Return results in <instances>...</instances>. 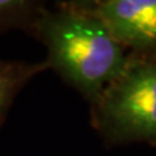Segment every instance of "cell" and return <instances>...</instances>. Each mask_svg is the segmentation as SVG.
Masks as SVG:
<instances>
[{"instance_id":"5","label":"cell","mask_w":156,"mask_h":156,"mask_svg":"<svg viewBox=\"0 0 156 156\" xmlns=\"http://www.w3.org/2000/svg\"><path fill=\"white\" fill-rule=\"evenodd\" d=\"M44 7L27 0H0V33L11 29H25L34 33Z\"/></svg>"},{"instance_id":"1","label":"cell","mask_w":156,"mask_h":156,"mask_svg":"<svg viewBox=\"0 0 156 156\" xmlns=\"http://www.w3.org/2000/svg\"><path fill=\"white\" fill-rule=\"evenodd\" d=\"M48 51L47 65L77 89L91 104L122 72L125 48L83 2L43 9L34 29Z\"/></svg>"},{"instance_id":"4","label":"cell","mask_w":156,"mask_h":156,"mask_svg":"<svg viewBox=\"0 0 156 156\" xmlns=\"http://www.w3.org/2000/svg\"><path fill=\"white\" fill-rule=\"evenodd\" d=\"M48 69L46 61L29 64L0 58V126L8 115L14 98L34 76Z\"/></svg>"},{"instance_id":"3","label":"cell","mask_w":156,"mask_h":156,"mask_svg":"<svg viewBox=\"0 0 156 156\" xmlns=\"http://www.w3.org/2000/svg\"><path fill=\"white\" fill-rule=\"evenodd\" d=\"M83 4L113 38L135 55H156V0H100Z\"/></svg>"},{"instance_id":"2","label":"cell","mask_w":156,"mask_h":156,"mask_svg":"<svg viewBox=\"0 0 156 156\" xmlns=\"http://www.w3.org/2000/svg\"><path fill=\"white\" fill-rule=\"evenodd\" d=\"M92 122L111 142L156 144V55L129 53L92 104Z\"/></svg>"}]
</instances>
